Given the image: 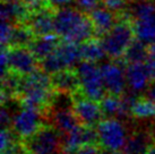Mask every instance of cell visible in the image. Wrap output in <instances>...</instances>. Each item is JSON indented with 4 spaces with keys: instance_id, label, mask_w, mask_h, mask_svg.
Segmentation results:
<instances>
[{
    "instance_id": "6da1fadb",
    "label": "cell",
    "mask_w": 155,
    "mask_h": 154,
    "mask_svg": "<svg viewBox=\"0 0 155 154\" xmlns=\"http://www.w3.org/2000/svg\"><path fill=\"white\" fill-rule=\"evenodd\" d=\"M54 94L56 90L51 83V76L39 68L30 75L22 76L18 87L17 102L22 108L40 110L47 118Z\"/></svg>"
},
{
    "instance_id": "7a4b0ae2",
    "label": "cell",
    "mask_w": 155,
    "mask_h": 154,
    "mask_svg": "<svg viewBox=\"0 0 155 154\" xmlns=\"http://www.w3.org/2000/svg\"><path fill=\"white\" fill-rule=\"evenodd\" d=\"M54 33L62 41L81 44L95 35L90 16L77 8L60 7L54 12Z\"/></svg>"
},
{
    "instance_id": "3957f363",
    "label": "cell",
    "mask_w": 155,
    "mask_h": 154,
    "mask_svg": "<svg viewBox=\"0 0 155 154\" xmlns=\"http://www.w3.org/2000/svg\"><path fill=\"white\" fill-rule=\"evenodd\" d=\"M133 22L127 12L120 14V18L108 33L101 38L107 56L111 59H121L135 40Z\"/></svg>"
},
{
    "instance_id": "277c9868",
    "label": "cell",
    "mask_w": 155,
    "mask_h": 154,
    "mask_svg": "<svg viewBox=\"0 0 155 154\" xmlns=\"http://www.w3.org/2000/svg\"><path fill=\"white\" fill-rule=\"evenodd\" d=\"M22 144L30 154H64L62 137L50 124H44Z\"/></svg>"
},
{
    "instance_id": "5b68a950",
    "label": "cell",
    "mask_w": 155,
    "mask_h": 154,
    "mask_svg": "<svg viewBox=\"0 0 155 154\" xmlns=\"http://www.w3.org/2000/svg\"><path fill=\"white\" fill-rule=\"evenodd\" d=\"M76 72L79 77L81 90L84 95L100 102L107 92L104 87L101 67L93 61L84 60L77 66Z\"/></svg>"
},
{
    "instance_id": "8992f818",
    "label": "cell",
    "mask_w": 155,
    "mask_h": 154,
    "mask_svg": "<svg viewBox=\"0 0 155 154\" xmlns=\"http://www.w3.org/2000/svg\"><path fill=\"white\" fill-rule=\"evenodd\" d=\"M96 129L100 144L107 151L122 150L129 136L126 125L118 118H104L96 126Z\"/></svg>"
},
{
    "instance_id": "52a82bcc",
    "label": "cell",
    "mask_w": 155,
    "mask_h": 154,
    "mask_svg": "<svg viewBox=\"0 0 155 154\" xmlns=\"http://www.w3.org/2000/svg\"><path fill=\"white\" fill-rule=\"evenodd\" d=\"M44 124H48L45 116L33 108H22V110L13 117L12 130L22 142L36 133Z\"/></svg>"
},
{
    "instance_id": "ba28073f",
    "label": "cell",
    "mask_w": 155,
    "mask_h": 154,
    "mask_svg": "<svg viewBox=\"0 0 155 154\" xmlns=\"http://www.w3.org/2000/svg\"><path fill=\"white\" fill-rule=\"evenodd\" d=\"M73 110L81 125L96 127L104 119L99 101L87 98L82 90L73 94Z\"/></svg>"
},
{
    "instance_id": "9c48e42d",
    "label": "cell",
    "mask_w": 155,
    "mask_h": 154,
    "mask_svg": "<svg viewBox=\"0 0 155 154\" xmlns=\"http://www.w3.org/2000/svg\"><path fill=\"white\" fill-rule=\"evenodd\" d=\"M8 53V70L19 76L30 75L40 68L36 57L27 47H6Z\"/></svg>"
},
{
    "instance_id": "30bf717a",
    "label": "cell",
    "mask_w": 155,
    "mask_h": 154,
    "mask_svg": "<svg viewBox=\"0 0 155 154\" xmlns=\"http://www.w3.org/2000/svg\"><path fill=\"white\" fill-rule=\"evenodd\" d=\"M126 66L127 65L122 59H117L113 62L104 64L101 67L104 87L109 94L121 96L126 92Z\"/></svg>"
},
{
    "instance_id": "8fae6325",
    "label": "cell",
    "mask_w": 155,
    "mask_h": 154,
    "mask_svg": "<svg viewBox=\"0 0 155 154\" xmlns=\"http://www.w3.org/2000/svg\"><path fill=\"white\" fill-rule=\"evenodd\" d=\"M25 24L30 27L35 36L54 33V12L51 9V6L30 12Z\"/></svg>"
},
{
    "instance_id": "7c38bea8",
    "label": "cell",
    "mask_w": 155,
    "mask_h": 154,
    "mask_svg": "<svg viewBox=\"0 0 155 154\" xmlns=\"http://www.w3.org/2000/svg\"><path fill=\"white\" fill-rule=\"evenodd\" d=\"M64 150H73L85 144H100L97 129L95 127L78 125L77 127L62 136Z\"/></svg>"
},
{
    "instance_id": "4fadbf2b",
    "label": "cell",
    "mask_w": 155,
    "mask_h": 154,
    "mask_svg": "<svg viewBox=\"0 0 155 154\" xmlns=\"http://www.w3.org/2000/svg\"><path fill=\"white\" fill-rule=\"evenodd\" d=\"M48 124L52 125L59 132L61 137L71 132L75 127L81 125L79 120L74 112L73 108L65 109H51L47 115Z\"/></svg>"
},
{
    "instance_id": "5bb4252c",
    "label": "cell",
    "mask_w": 155,
    "mask_h": 154,
    "mask_svg": "<svg viewBox=\"0 0 155 154\" xmlns=\"http://www.w3.org/2000/svg\"><path fill=\"white\" fill-rule=\"evenodd\" d=\"M127 85L134 92H142L150 87V83L153 82L150 70L145 62H137L126 66Z\"/></svg>"
},
{
    "instance_id": "9a60e30c",
    "label": "cell",
    "mask_w": 155,
    "mask_h": 154,
    "mask_svg": "<svg viewBox=\"0 0 155 154\" xmlns=\"http://www.w3.org/2000/svg\"><path fill=\"white\" fill-rule=\"evenodd\" d=\"M154 143L150 129H137L129 134L122 150L127 154H147Z\"/></svg>"
},
{
    "instance_id": "2e32d148",
    "label": "cell",
    "mask_w": 155,
    "mask_h": 154,
    "mask_svg": "<svg viewBox=\"0 0 155 154\" xmlns=\"http://www.w3.org/2000/svg\"><path fill=\"white\" fill-rule=\"evenodd\" d=\"M51 83L54 90L74 94L81 90V82L76 69L66 68L56 74H52Z\"/></svg>"
},
{
    "instance_id": "e0dca14e",
    "label": "cell",
    "mask_w": 155,
    "mask_h": 154,
    "mask_svg": "<svg viewBox=\"0 0 155 154\" xmlns=\"http://www.w3.org/2000/svg\"><path fill=\"white\" fill-rule=\"evenodd\" d=\"M30 15L27 4L18 0H2L1 5V21L12 24L25 23Z\"/></svg>"
},
{
    "instance_id": "ac0fdd59",
    "label": "cell",
    "mask_w": 155,
    "mask_h": 154,
    "mask_svg": "<svg viewBox=\"0 0 155 154\" xmlns=\"http://www.w3.org/2000/svg\"><path fill=\"white\" fill-rule=\"evenodd\" d=\"M117 15L116 13H113L105 7H97L91 14H88L92 24L94 26L95 35L102 38L105 33H108L118 22Z\"/></svg>"
},
{
    "instance_id": "d6986e66",
    "label": "cell",
    "mask_w": 155,
    "mask_h": 154,
    "mask_svg": "<svg viewBox=\"0 0 155 154\" xmlns=\"http://www.w3.org/2000/svg\"><path fill=\"white\" fill-rule=\"evenodd\" d=\"M61 38L54 33L48 35H42V36H36L33 40V42L31 43L30 49L31 51L34 53L36 59L41 61L48 56H50L51 53L56 51L58 45L60 44Z\"/></svg>"
},
{
    "instance_id": "ffe728a7",
    "label": "cell",
    "mask_w": 155,
    "mask_h": 154,
    "mask_svg": "<svg viewBox=\"0 0 155 154\" xmlns=\"http://www.w3.org/2000/svg\"><path fill=\"white\" fill-rule=\"evenodd\" d=\"M135 35L146 44L155 43V9L147 16L133 21Z\"/></svg>"
},
{
    "instance_id": "44dd1931",
    "label": "cell",
    "mask_w": 155,
    "mask_h": 154,
    "mask_svg": "<svg viewBox=\"0 0 155 154\" xmlns=\"http://www.w3.org/2000/svg\"><path fill=\"white\" fill-rule=\"evenodd\" d=\"M54 52L64 62L66 68H74L81 60H83L81 47L78 45V43L67 42V41L60 42Z\"/></svg>"
},
{
    "instance_id": "7402d4cb",
    "label": "cell",
    "mask_w": 155,
    "mask_h": 154,
    "mask_svg": "<svg viewBox=\"0 0 155 154\" xmlns=\"http://www.w3.org/2000/svg\"><path fill=\"white\" fill-rule=\"evenodd\" d=\"M36 38L31 28L25 23L13 24L10 38L7 47H27L30 48L31 43Z\"/></svg>"
},
{
    "instance_id": "603a6c76",
    "label": "cell",
    "mask_w": 155,
    "mask_h": 154,
    "mask_svg": "<svg viewBox=\"0 0 155 154\" xmlns=\"http://www.w3.org/2000/svg\"><path fill=\"white\" fill-rule=\"evenodd\" d=\"M79 47H81V53H82L83 60L97 62L107 56L102 41L99 38H91L81 43Z\"/></svg>"
},
{
    "instance_id": "cb8c5ba5",
    "label": "cell",
    "mask_w": 155,
    "mask_h": 154,
    "mask_svg": "<svg viewBox=\"0 0 155 154\" xmlns=\"http://www.w3.org/2000/svg\"><path fill=\"white\" fill-rule=\"evenodd\" d=\"M148 56V44L140 40H134L121 59L126 65L145 62Z\"/></svg>"
},
{
    "instance_id": "d4e9b609",
    "label": "cell",
    "mask_w": 155,
    "mask_h": 154,
    "mask_svg": "<svg viewBox=\"0 0 155 154\" xmlns=\"http://www.w3.org/2000/svg\"><path fill=\"white\" fill-rule=\"evenodd\" d=\"M131 117L135 119L155 118V101L148 96H138L131 108Z\"/></svg>"
},
{
    "instance_id": "484cf974",
    "label": "cell",
    "mask_w": 155,
    "mask_h": 154,
    "mask_svg": "<svg viewBox=\"0 0 155 154\" xmlns=\"http://www.w3.org/2000/svg\"><path fill=\"white\" fill-rule=\"evenodd\" d=\"M101 110L104 118H121L122 115V101L121 96L113 94H105L100 101Z\"/></svg>"
},
{
    "instance_id": "4316f807",
    "label": "cell",
    "mask_w": 155,
    "mask_h": 154,
    "mask_svg": "<svg viewBox=\"0 0 155 154\" xmlns=\"http://www.w3.org/2000/svg\"><path fill=\"white\" fill-rule=\"evenodd\" d=\"M64 154H108L101 144H85L73 150H64Z\"/></svg>"
},
{
    "instance_id": "83f0119b",
    "label": "cell",
    "mask_w": 155,
    "mask_h": 154,
    "mask_svg": "<svg viewBox=\"0 0 155 154\" xmlns=\"http://www.w3.org/2000/svg\"><path fill=\"white\" fill-rule=\"evenodd\" d=\"M101 4L113 13L121 14L127 10L126 8L129 5V0H101Z\"/></svg>"
},
{
    "instance_id": "f1b7e54d",
    "label": "cell",
    "mask_w": 155,
    "mask_h": 154,
    "mask_svg": "<svg viewBox=\"0 0 155 154\" xmlns=\"http://www.w3.org/2000/svg\"><path fill=\"white\" fill-rule=\"evenodd\" d=\"M76 8L85 14H91L99 7L101 0H74Z\"/></svg>"
},
{
    "instance_id": "f546056e",
    "label": "cell",
    "mask_w": 155,
    "mask_h": 154,
    "mask_svg": "<svg viewBox=\"0 0 155 154\" xmlns=\"http://www.w3.org/2000/svg\"><path fill=\"white\" fill-rule=\"evenodd\" d=\"M47 1L51 5L52 7H58V8H60V7H65V6L69 5L71 1H74V0H47Z\"/></svg>"
},
{
    "instance_id": "4dcf8cb0",
    "label": "cell",
    "mask_w": 155,
    "mask_h": 154,
    "mask_svg": "<svg viewBox=\"0 0 155 154\" xmlns=\"http://www.w3.org/2000/svg\"><path fill=\"white\" fill-rule=\"evenodd\" d=\"M108 154H127L125 151L119 150V151H108Z\"/></svg>"
},
{
    "instance_id": "1f68e13d",
    "label": "cell",
    "mask_w": 155,
    "mask_h": 154,
    "mask_svg": "<svg viewBox=\"0 0 155 154\" xmlns=\"http://www.w3.org/2000/svg\"><path fill=\"white\" fill-rule=\"evenodd\" d=\"M147 154H155V143L150 147V150L147 152Z\"/></svg>"
},
{
    "instance_id": "d6a6232c",
    "label": "cell",
    "mask_w": 155,
    "mask_h": 154,
    "mask_svg": "<svg viewBox=\"0 0 155 154\" xmlns=\"http://www.w3.org/2000/svg\"><path fill=\"white\" fill-rule=\"evenodd\" d=\"M150 130H151L152 136H153V138H154V141H155V125L152 126V128H150Z\"/></svg>"
},
{
    "instance_id": "836d02e7",
    "label": "cell",
    "mask_w": 155,
    "mask_h": 154,
    "mask_svg": "<svg viewBox=\"0 0 155 154\" xmlns=\"http://www.w3.org/2000/svg\"><path fill=\"white\" fill-rule=\"evenodd\" d=\"M18 1H22V2H25V4H28L31 0H18Z\"/></svg>"
},
{
    "instance_id": "e575fe53",
    "label": "cell",
    "mask_w": 155,
    "mask_h": 154,
    "mask_svg": "<svg viewBox=\"0 0 155 154\" xmlns=\"http://www.w3.org/2000/svg\"><path fill=\"white\" fill-rule=\"evenodd\" d=\"M152 83H153V84H154V85H155V78H154V79H153V82H152Z\"/></svg>"
},
{
    "instance_id": "d590c367",
    "label": "cell",
    "mask_w": 155,
    "mask_h": 154,
    "mask_svg": "<svg viewBox=\"0 0 155 154\" xmlns=\"http://www.w3.org/2000/svg\"><path fill=\"white\" fill-rule=\"evenodd\" d=\"M151 1H154V2H155V0H151Z\"/></svg>"
}]
</instances>
